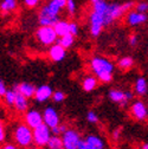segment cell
I'll return each mask as SVG.
<instances>
[{"label": "cell", "instance_id": "15", "mask_svg": "<svg viewBox=\"0 0 148 149\" xmlns=\"http://www.w3.org/2000/svg\"><path fill=\"white\" fill-rule=\"evenodd\" d=\"M108 96L113 102H115V103H117L122 107L126 105L129 102L126 97V91H122V90H119V89H112L108 92Z\"/></svg>", "mask_w": 148, "mask_h": 149}, {"label": "cell", "instance_id": "35", "mask_svg": "<svg viewBox=\"0 0 148 149\" xmlns=\"http://www.w3.org/2000/svg\"><path fill=\"white\" fill-rule=\"evenodd\" d=\"M128 42H129V45H131V46H136V44H138V36L136 34H132L131 37H129Z\"/></svg>", "mask_w": 148, "mask_h": 149}, {"label": "cell", "instance_id": "4", "mask_svg": "<svg viewBox=\"0 0 148 149\" xmlns=\"http://www.w3.org/2000/svg\"><path fill=\"white\" fill-rule=\"evenodd\" d=\"M51 128L47 127L45 123H42L39 127L33 129V143L38 147H45L47 146L50 139H51Z\"/></svg>", "mask_w": 148, "mask_h": 149}, {"label": "cell", "instance_id": "26", "mask_svg": "<svg viewBox=\"0 0 148 149\" xmlns=\"http://www.w3.org/2000/svg\"><path fill=\"white\" fill-rule=\"evenodd\" d=\"M68 130V127L65 125V124H59V125H57V127H53L52 129H51V133L53 134V135H57V136H59V135H63L65 132Z\"/></svg>", "mask_w": 148, "mask_h": 149}, {"label": "cell", "instance_id": "19", "mask_svg": "<svg viewBox=\"0 0 148 149\" xmlns=\"http://www.w3.org/2000/svg\"><path fill=\"white\" fill-rule=\"evenodd\" d=\"M54 31H56L57 36L58 37H63V36H66L70 33V23L66 22V20H59L54 24L53 26Z\"/></svg>", "mask_w": 148, "mask_h": 149}, {"label": "cell", "instance_id": "41", "mask_svg": "<svg viewBox=\"0 0 148 149\" xmlns=\"http://www.w3.org/2000/svg\"><path fill=\"white\" fill-rule=\"evenodd\" d=\"M90 1H91V4H95V3L98 1V0H90Z\"/></svg>", "mask_w": 148, "mask_h": 149}, {"label": "cell", "instance_id": "27", "mask_svg": "<svg viewBox=\"0 0 148 149\" xmlns=\"http://www.w3.org/2000/svg\"><path fill=\"white\" fill-rule=\"evenodd\" d=\"M65 92L61 91V90H57V91H53V95H52V100L53 102H56V103H61L65 100Z\"/></svg>", "mask_w": 148, "mask_h": 149}, {"label": "cell", "instance_id": "38", "mask_svg": "<svg viewBox=\"0 0 148 149\" xmlns=\"http://www.w3.org/2000/svg\"><path fill=\"white\" fill-rule=\"evenodd\" d=\"M1 149H18V147L15 146V144H12V143H7V144H5Z\"/></svg>", "mask_w": 148, "mask_h": 149}, {"label": "cell", "instance_id": "18", "mask_svg": "<svg viewBox=\"0 0 148 149\" xmlns=\"http://www.w3.org/2000/svg\"><path fill=\"white\" fill-rule=\"evenodd\" d=\"M134 91L138 96H145L148 92V83L145 77H138L134 83Z\"/></svg>", "mask_w": 148, "mask_h": 149}, {"label": "cell", "instance_id": "40", "mask_svg": "<svg viewBox=\"0 0 148 149\" xmlns=\"http://www.w3.org/2000/svg\"><path fill=\"white\" fill-rule=\"evenodd\" d=\"M142 149H148V143H145V144L142 146Z\"/></svg>", "mask_w": 148, "mask_h": 149}, {"label": "cell", "instance_id": "36", "mask_svg": "<svg viewBox=\"0 0 148 149\" xmlns=\"http://www.w3.org/2000/svg\"><path fill=\"white\" fill-rule=\"evenodd\" d=\"M78 149H95V148H92V147H91V146H89L84 140H82V142H81V144H80Z\"/></svg>", "mask_w": 148, "mask_h": 149}, {"label": "cell", "instance_id": "10", "mask_svg": "<svg viewBox=\"0 0 148 149\" xmlns=\"http://www.w3.org/2000/svg\"><path fill=\"white\" fill-rule=\"evenodd\" d=\"M148 20V15L147 13H141L138 12L136 10H132L129 11L126 15V22L128 25L131 26H138V25H142Z\"/></svg>", "mask_w": 148, "mask_h": 149}, {"label": "cell", "instance_id": "33", "mask_svg": "<svg viewBox=\"0 0 148 149\" xmlns=\"http://www.w3.org/2000/svg\"><path fill=\"white\" fill-rule=\"evenodd\" d=\"M39 3H40V0H24L25 6H27V7H30V8L36 7Z\"/></svg>", "mask_w": 148, "mask_h": 149}, {"label": "cell", "instance_id": "17", "mask_svg": "<svg viewBox=\"0 0 148 149\" xmlns=\"http://www.w3.org/2000/svg\"><path fill=\"white\" fill-rule=\"evenodd\" d=\"M97 84H98L97 77L92 76V74H88V76H85L83 78V81H82V88L87 92H90L92 90H95L97 88Z\"/></svg>", "mask_w": 148, "mask_h": 149}, {"label": "cell", "instance_id": "11", "mask_svg": "<svg viewBox=\"0 0 148 149\" xmlns=\"http://www.w3.org/2000/svg\"><path fill=\"white\" fill-rule=\"evenodd\" d=\"M52 95H53V89L49 84H42L39 86H37L34 98L37 102L44 103V102L49 101L52 97Z\"/></svg>", "mask_w": 148, "mask_h": 149}, {"label": "cell", "instance_id": "14", "mask_svg": "<svg viewBox=\"0 0 148 149\" xmlns=\"http://www.w3.org/2000/svg\"><path fill=\"white\" fill-rule=\"evenodd\" d=\"M18 92H20L23 96H25L26 98H32L34 97V94H36V89L37 86L32 83H29V82H23V83H19L13 86Z\"/></svg>", "mask_w": 148, "mask_h": 149}, {"label": "cell", "instance_id": "6", "mask_svg": "<svg viewBox=\"0 0 148 149\" xmlns=\"http://www.w3.org/2000/svg\"><path fill=\"white\" fill-rule=\"evenodd\" d=\"M63 147L64 149H78L82 139L77 130L75 129H68L66 132L62 135Z\"/></svg>", "mask_w": 148, "mask_h": 149}, {"label": "cell", "instance_id": "21", "mask_svg": "<svg viewBox=\"0 0 148 149\" xmlns=\"http://www.w3.org/2000/svg\"><path fill=\"white\" fill-rule=\"evenodd\" d=\"M18 6V1L17 0H3L0 3V12L4 14H8L13 11H15Z\"/></svg>", "mask_w": 148, "mask_h": 149}, {"label": "cell", "instance_id": "5", "mask_svg": "<svg viewBox=\"0 0 148 149\" xmlns=\"http://www.w3.org/2000/svg\"><path fill=\"white\" fill-rule=\"evenodd\" d=\"M61 20V17L59 14H56L53 13L46 5H44L39 13H38V23H39V26H54L57 22Z\"/></svg>", "mask_w": 148, "mask_h": 149}, {"label": "cell", "instance_id": "32", "mask_svg": "<svg viewBox=\"0 0 148 149\" xmlns=\"http://www.w3.org/2000/svg\"><path fill=\"white\" fill-rule=\"evenodd\" d=\"M7 92V88H6V83L4 82V79L0 78V97H4Z\"/></svg>", "mask_w": 148, "mask_h": 149}, {"label": "cell", "instance_id": "20", "mask_svg": "<svg viewBox=\"0 0 148 149\" xmlns=\"http://www.w3.org/2000/svg\"><path fill=\"white\" fill-rule=\"evenodd\" d=\"M89 146H91L92 148L95 149H104L105 148V143L104 141L100 137V136H96V135H89L85 137L84 140Z\"/></svg>", "mask_w": 148, "mask_h": 149}, {"label": "cell", "instance_id": "7", "mask_svg": "<svg viewBox=\"0 0 148 149\" xmlns=\"http://www.w3.org/2000/svg\"><path fill=\"white\" fill-rule=\"evenodd\" d=\"M89 26H90V34L92 37H98L102 33L103 27H105L103 15L95 11H91V13L89 14Z\"/></svg>", "mask_w": 148, "mask_h": 149}, {"label": "cell", "instance_id": "9", "mask_svg": "<svg viewBox=\"0 0 148 149\" xmlns=\"http://www.w3.org/2000/svg\"><path fill=\"white\" fill-rule=\"evenodd\" d=\"M25 123L32 129L39 127L42 123H44L43 122V113H40V111L36 110V109L27 110L25 114Z\"/></svg>", "mask_w": 148, "mask_h": 149}, {"label": "cell", "instance_id": "2", "mask_svg": "<svg viewBox=\"0 0 148 149\" xmlns=\"http://www.w3.org/2000/svg\"><path fill=\"white\" fill-rule=\"evenodd\" d=\"M13 136L18 146L22 148H27L33 143V129L30 128L26 123L18 124L14 129Z\"/></svg>", "mask_w": 148, "mask_h": 149}, {"label": "cell", "instance_id": "1", "mask_svg": "<svg viewBox=\"0 0 148 149\" xmlns=\"http://www.w3.org/2000/svg\"><path fill=\"white\" fill-rule=\"evenodd\" d=\"M90 69L94 76L102 83H110L113 81V74L115 65L112 61L103 57V56H95L90 59Z\"/></svg>", "mask_w": 148, "mask_h": 149}, {"label": "cell", "instance_id": "39", "mask_svg": "<svg viewBox=\"0 0 148 149\" xmlns=\"http://www.w3.org/2000/svg\"><path fill=\"white\" fill-rule=\"evenodd\" d=\"M120 133H121V129H115L114 133H113V137H114L115 140H117V139L120 137Z\"/></svg>", "mask_w": 148, "mask_h": 149}, {"label": "cell", "instance_id": "24", "mask_svg": "<svg viewBox=\"0 0 148 149\" xmlns=\"http://www.w3.org/2000/svg\"><path fill=\"white\" fill-rule=\"evenodd\" d=\"M46 147L49 149H64L62 137L61 136H57V135H52Z\"/></svg>", "mask_w": 148, "mask_h": 149}, {"label": "cell", "instance_id": "30", "mask_svg": "<svg viewBox=\"0 0 148 149\" xmlns=\"http://www.w3.org/2000/svg\"><path fill=\"white\" fill-rule=\"evenodd\" d=\"M134 10H136L138 12H141V13H147L148 12V3H146V1L139 3V4L135 5Z\"/></svg>", "mask_w": 148, "mask_h": 149}, {"label": "cell", "instance_id": "43", "mask_svg": "<svg viewBox=\"0 0 148 149\" xmlns=\"http://www.w3.org/2000/svg\"><path fill=\"white\" fill-rule=\"evenodd\" d=\"M0 149H1V148H0Z\"/></svg>", "mask_w": 148, "mask_h": 149}, {"label": "cell", "instance_id": "29", "mask_svg": "<svg viewBox=\"0 0 148 149\" xmlns=\"http://www.w3.org/2000/svg\"><path fill=\"white\" fill-rule=\"evenodd\" d=\"M98 116H97V114L95 113V111H92V110H90V111H88L87 113V121L89 122V123H92V124H95V123H97L98 122Z\"/></svg>", "mask_w": 148, "mask_h": 149}, {"label": "cell", "instance_id": "28", "mask_svg": "<svg viewBox=\"0 0 148 149\" xmlns=\"http://www.w3.org/2000/svg\"><path fill=\"white\" fill-rule=\"evenodd\" d=\"M66 11L69 14H75L76 13V10H77V6H76V3L75 0H66V6H65Z\"/></svg>", "mask_w": 148, "mask_h": 149}, {"label": "cell", "instance_id": "25", "mask_svg": "<svg viewBox=\"0 0 148 149\" xmlns=\"http://www.w3.org/2000/svg\"><path fill=\"white\" fill-rule=\"evenodd\" d=\"M15 96H17V91H15L14 89L7 90L6 95L4 96V98H5V102L7 103V105H10V107H14V102H15Z\"/></svg>", "mask_w": 148, "mask_h": 149}, {"label": "cell", "instance_id": "37", "mask_svg": "<svg viewBox=\"0 0 148 149\" xmlns=\"http://www.w3.org/2000/svg\"><path fill=\"white\" fill-rule=\"evenodd\" d=\"M53 3H56L61 8H65L66 6V0H52Z\"/></svg>", "mask_w": 148, "mask_h": 149}, {"label": "cell", "instance_id": "31", "mask_svg": "<svg viewBox=\"0 0 148 149\" xmlns=\"http://www.w3.org/2000/svg\"><path fill=\"white\" fill-rule=\"evenodd\" d=\"M70 33L75 37L80 33V26L76 22H70Z\"/></svg>", "mask_w": 148, "mask_h": 149}, {"label": "cell", "instance_id": "16", "mask_svg": "<svg viewBox=\"0 0 148 149\" xmlns=\"http://www.w3.org/2000/svg\"><path fill=\"white\" fill-rule=\"evenodd\" d=\"M14 89V88H13ZM15 90V89H14ZM17 91V90H15ZM29 98H26L25 96H23L20 92L17 91V96H15V102H14V108L17 109V111L19 113H26L27 108H29Z\"/></svg>", "mask_w": 148, "mask_h": 149}, {"label": "cell", "instance_id": "42", "mask_svg": "<svg viewBox=\"0 0 148 149\" xmlns=\"http://www.w3.org/2000/svg\"><path fill=\"white\" fill-rule=\"evenodd\" d=\"M32 149H37V148H32Z\"/></svg>", "mask_w": 148, "mask_h": 149}, {"label": "cell", "instance_id": "3", "mask_svg": "<svg viewBox=\"0 0 148 149\" xmlns=\"http://www.w3.org/2000/svg\"><path fill=\"white\" fill-rule=\"evenodd\" d=\"M36 39L44 46H51L57 43L58 36L52 26H39L36 31Z\"/></svg>", "mask_w": 148, "mask_h": 149}, {"label": "cell", "instance_id": "13", "mask_svg": "<svg viewBox=\"0 0 148 149\" xmlns=\"http://www.w3.org/2000/svg\"><path fill=\"white\" fill-rule=\"evenodd\" d=\"M132 115L134 118L142 121L148 116V109L142 101H135L132 105Z\"/></svg>", "mask_w": 148, "mask_h": 149}, {"label": "cell", "instance_id": "12", "mask_svg": "<svg viewBox=\"0 0 148 149\" xmlns=\"http://www.w3.org/2000/svg\"><path fill=\"white\" fill-rule=\"evenodd\" d=\"M49 57L52 62L59 63V62L64 61V58L66 57V49H64L58 43H54L49 49Z\"/></svg>", "mask_w": 148, "mask_h": 149}, {"label": "cell", "instance_id": "23", "mask_svg": "<svg viewBox=\"0 0 148 149\" xmlns=\"http://www.w3.org/2000/svg\"><path fill=\"white\" fill-rule=\"evenodd\" d=\"M117 66L121 70H129V69H132L134 66V59L132 57H129V56H127V57H122V58L119 59Z\"/></svg>", "mask_w": 148, "mask_h": 149}, {"label": "cell", "instance_id": "34", "mask_svg": "<svg viewBox=\"0 0 148 149\" xmlns=\"http://www.w3.org/2000/svg\"><path fill=\"white\" fill-rule=\"evenodd\" d=\"M5 136H6V133H5V128L3 125V121L0 120V142H4L5 140Z\"/></svg>", "mask_w": 148, "mask_h": 149}, {"label": "cell", "instance_id": "8", "mask_svg": "<svg viewBox=\"0 0 148 149\" xmlns=\"http://www.w3.org/2000/svg\"><path fill=\"white\" fill-rule=\"evenodd\" d=\"M43 122L50 127L51 129L53 127H57L61 124V118H59V114L58 111L54 109L53 107H47L44 109L43 111Z\"/></svg>", "mask_w": 148, "mask_h": 149}, {"label": "cell", "instance_id": "22", "mask_svg": "<svg viewBox=\"0 0 148 149\" xmlns=\"http://www.w3.org/2000/svg\"><path fill=\"white\" fill-rule=\"evenodd\" d=\"M57 43L59 45H62L64 49H70L72 47L73 43H75V36H72L71 33L66 34V36H63V37H59V38L57 39Z\"/></svg>", "mask_w": 148, "mask_h": 149}]
</instances>
